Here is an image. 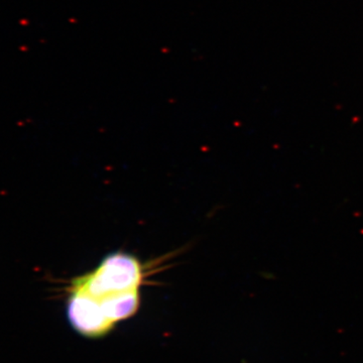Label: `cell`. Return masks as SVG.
Returning <instances> with one entry per match:
<instances>
[{
  "label": "cell",
  "instance_id": "1",
  "mask_svg": "<svg viewBox=\"0 0 363 363\" xmlns=\"http://www.w3.org/2000/svg\"><path fill=\"white\" fill-rule=\"evenodd\" d=\"M143 277L145 272L138 257L125 252H111L94 271L74 279L70 291L99 303L118 294L140 290Z\"/></svg>",
  "mask_w": 363,
  "mask_h": 363
}]
</instances>
